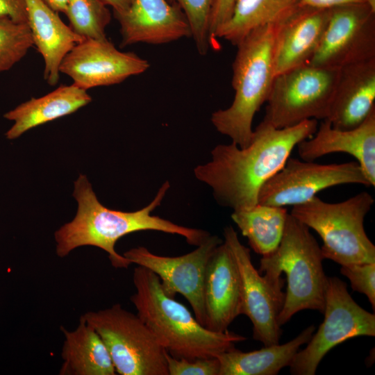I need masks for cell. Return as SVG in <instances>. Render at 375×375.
Listing matches in <instances>:
<instances>
[{
  "instance_id": "6da1fadb",
  "label": "cell",
  "mask_w": 375,
  "mask_h": 375,
  "mask_svg": "<svg viewBox=\"0 0 375 375\" xmlns=\"http://www.w3.org/2000/svg\"><path fill=\"white\" fill-rule=\"evenodd\" d=\"M317 119L277 128L262 121L253 131L249 144H220L211 151V160L194 169L195 177L209 186L215 199L233 210L250 208L258 203L263 185L290 158L301 141L317 128Z\"/></svg>"
},
{
  "instance_id": "7a4b0ae2",
  "label": "cell",
  "mask_w": 375,
  "mask_h": 375,
  "mask_svg": "<svg viewBox=\"0 0 375 375\" xmlns=\"http://www.w3.org/2000/svg\"><path fill=\"white\" fill-rule=\"evenodd\" d=\"M170 187L167 181L153 200L145 207L133 212L106 208L98 200L86 176L81 174L74 182L73 196L78 203L74 218L54 234L56 252L65 258L80 247L93 246L105 251L112 266L128 268L131 262L115 250L117 242L124 236L141 231H156L183 236L186 242L199 246L211 234L204 230L186 227L151 215L158 207Z\"/></svg>"
},
{
  "instance_id": "3957f363",
  "label": "cell",
  "mask_w": 375,
  "mask_h": 375,
  "mask_svg": "<svg viewBox=\"0 0 375 375\" xmlns=\"http://www.w3.org/2000/svg\"><path fill=\"white\" fill-rule=\"evenodd\" d=\"M130 299L137 315L164 349L177 358L217 357L247 338L234 332H214L201 325L190 310L163 291L158 276L138 266Z\"/></svg>"
},
{
  "instance_id": "277c9868",
  "label": "cell",
  "mask_w": 375,
  "mask_h": 375,
  "mask_svg": "<svg viewBox=\"0 0 375 375\" xmlns=\"http://www.w3.org/2000/svg\"><path fill=\"white\" fill-rule=\"evenodd\" d=\"M281 22L254 29L237 45L232 67L233 101L227 108L211 115L216 130L241 148L249 144L253 117L269 95L275 77L274 44Z\"/></svg>"
},
{
  "instance_id": "5b68a950",
  "label": "cell",
  "mask_w": 375,
  "mask_h": 375,
  "mask_svg": "<svg viewBox=\"0 0 375 375\" xmlns=\"http://www.w3.org/2000/svg\"><path fill=\"white\" fill-rule=\"evenodd\" d=\"M321 248L310 228L288 214L280 244L262 256L258 272L271 283L287 288L278 324L281 326L297 312L309 309L324 312L328 277L323 269Z\"/></svg>"
},
{
  "instance_id": "8992f818",
  "label": "cell",
  "mask_w": 375,
  "mask_h": 375,
  "mask_svg": "<svg viewBox=\"0 0 375 375\" xmlns=\"http://www.w3.org/2000/svg\"><path fill=\"white\" fill-rule=\"evenodd\" d=\"M374 203V197L365 191L338 203L315 196L292 206L290 214L319 235L324 259L341 266L375 262V246L364 228L365 218Z\"/></svg>"
},
{
  "instance_id": "52a82bcc",
  "label": "cell",
  "mask_w": 375,
  "mask_h": 375,
  "mask_svg": "<svg viewBox=\"0 0 375 375\" xmlns=\"http://www.w3.org/2000/svg\"><path fill=\"white\" fill-rule=\"evenodd\" d=\"M106 344L120 375H169L167 351L138 315L116 303L82 315Z\"/></svg>"
},
{
  "instance_id": "ba28073f",
  "label": "cell",
  "mask_w": 375,
  "mask_h": 375,
  "mask_svg": "<svg viewBox=\"0 0 375 375\" xmlns=\"http://www.w3.org/2000/svg\"><path fill=\"white\" fill-rule=\"evenodd\" d=\"M340 69L308 63L274 77L263 121L277 128L326 119Z\"/></svg>"
},
{
  "instance_id": "9c48e42d",
  "label": "cell",
  "mask_w": 375,
  "mask_h": 375,
  "mask_svg": "<svg viewBox=\"0 0 375 375\" xmlns=\"http://www.w3.org/2000/svg\"><path fill=\"white\" fill-rule=\"evenodd\" d=\"M324 319L307 346L294 356L292 375H314L325 355L335 346L358 336L375 335V315L360 307L349 294L346 283L328 277Z\"/></svg>"
},
{
  "instance_id": "30bf717a",
  "label": "cell",
  "mask_w": 375,
  "mask_h": 375,
  "mask_svg": "<svg viewBox=\"0 0 375 375\" xmlns=\"http://www.w3.org/2000/svg\"><path fill=\"white\" fill-rule=\"evenodd\" d=\"M375 59V8L352 3L329 8L320 43L308 64L340 69Z\"/></svg>"
},
{
  "instance_id": "8fae6325",
  "label": "cell",
  "mask_w": 375,
  "mask_h": 375,
  "mask_svg": "<svg viewBox=\"0 0 375 375\" xmlns=\"http://www.w3.org/2000/svg\"><path fill=\"white\" fill-rule=\"evenodd\" d=\"M344 184L370 186L357 162L319 164L289 158L263 185L258 203L294 206L310 200L323 190Z\"/></svg>"
},
{
  "instance_id": "7c38bea8",
  "label": "cell",
  "mask_w": 375,
  "mask_h": 375,
  "mask_svg": "<svg viewBox=\"0 0 375 375\" xmlns=\"http://www.w3.org/2000/svg\"><path fill=\"white\" fill-rule=\"evenodd\" d=\"M217 235H210L194 251L179 256H162L144 247L125 251L124 256L131 264L145 267L156 274L165 293L174 298L183 295L190 303L197 320L204 326L203 283L208 262L216 248L222 242Z\"/></svg>"
},
{
  "instance_id": "4fadbf2b",
  "label": "cell",
  "mask_w": 375,
  "mask_h": 375,
  "mask_svg": "<svg viewBox=\"0 0 375 375\" xmlns=\"http://www.w3.org/2000/svg\"><path fill=\"white\" fill-rule=\"evenodd\" d=\"M224 242L236 262L242 287V314L253 324V338L265 347L279 343L282 334L278 324L285 293L261 276L251 261L250 249L243 245L231 226L224 228Z\"/></svg>"
},
{
  "instance_id": "5bb4252c",
  "label": "cell",
  "mask_w": 375,
  "mask_h": 375,
  "mask_svg": "<svg viewBox=\"0 0 375 375\" xmlns=\"http://www.w3.org/2000/svg\"><path fill=\"white\" fill-rule=\"evenodd\" d=\"M149 67L147 60L133 52L120 51L106 38L84 39L76 44L62 60L60 72L88 90L119 83Z\"/></svg>"
},
{
  "instance_id": "9a60e30c",
  "label": "cell",
  "mask_w": 375,
  "mask_h": 375,
  "mask_svg": "<svg viewBox=\"0 0 375 375\" xmlns=\"http://www.w3.org/2000/svg\"><path fill=\"white\" fill-rule=\"evenodd\" d=\"M114 16L119 24L122 47L161 44L192 36L181 8L167 0H131L126 10Z\"/></svg>"
},
{
  "instance_id": "2e32d148",
  "label": "cell",
  "mask_w": 375,
  "mask_h": 375,
  "mask_svg": "<svg viewBox=\"0 0 375 375\" xmlns=\"http://www.w3.org/2000/svg\"><path fill=\"white\" fill-rule=\"evenodd\" d=\"M204 327L225 332L242 315V287L236 262L223 242L210 257L203 283Z\"/></svg>"
},
{
  "instance_id": "e0dca14e",
  "label": "cell",
  "mask_w": 375,
  "mask_h": 375,
  "mask_svg": "<svg viewBox=\"0 0 375 375\" xmlns=\"http://www.w3.org/2000/svg\"><path fill=\"white\" fill-rule=\"evenodd\" d=\"M301 160L314 161L333 153L352 156L370 186H375V110L358 126L341 130L324 119L315 133L297 144Z\"/></svg>"
},
{
  "instance_id": "ac0fdd59",
  "label": "cell",
  "mask_w": 375,
  "mask_h": 375,
  "mask_svg": "<svg viewBox=\"0 0 375 375\" xmlns=\"http://www.w3.org/2000/svg\"><path fill=\"white\" fill-rule=\"evenodd\" d=\"M329 8L300 5L278 26L274 51L275 76L307 63L317 50Z\"/></svg>"
},
{
  "instance_id": "d6986e66",
  "label": "cell",
  "mask_w": 375,
  "mask_h": 375,
  "mask_svg": "<svg viewBox=\"0 0 375 375\" xmlns=\"http://www.w3.org/2000/svg\"><path fill=\"white\" fill-rule=\"evenodd\" d=\"M375 110V59L345 66L339 71L326 117L333 128L360 125Z\"/></svg>"
},
{
  "instance_id": "ffe728a7",
  "label": "cell",
  "mask_w": 375,
  "mask_h": 375,
  "mask_svg": "<svg viewBox=\"0 0 375 375\" xmlns=\"http://www.w3.org/2000/svg\"><path fill=\"white\" fill-rule=\"evenodd\" d=\"M27 24L33 45L44 62V79L52 86L60 78V66L65 56L84 40L67 26L57 12L42 0H25Z\"/></svg>"
},
{
  "instance_id": "44dd1931",
  "label": "cell",
  "mask_w": 375,
  "mask_h": 375,
  "mask_svg": "<svg viewBox=\"0 0 375 375\" xmlns=\"http://www.w3.org/2000/svg\"><path fill=\"white\" fill-rule=\"evenodd\" d=\"M92 101L87 90L74 84L62 85L39 98H31L3 115L12 121V126L6 132V138L14 140L27 131L72 114Z\"/></svg>"
},
{
  "instance_id": "7402d4cb",
  "label": "cell",
  "mask_w": 375,
  "mask_h": 375,
  "mask_svg": "<svg viewBox=\"0 0 375 375\" xmlns=\"http://www.w3.org/2000/svg\"><path fill=\"white\" fill-rule=\"evenodd\" d=\"M64 335L60 375H115L109 351L100 335L83 316L74 331L61 326Z\"/></svg>"
},
{
  "instance_id": "603a6c76",
  "label": "cell",
  "mask_w": 375,
  "mask_h": 375,
  "mask_svg": "<svg viewBox=\"0 0 375 375\" xmlns=\"http://www.w3.org/2000/svg\"><path fill=\"white\" fill-rule=\"evenodd\" d=\"M315 327L311 325L296 338L283 344L265 347L259 350L243 352L235 347L217 356L219 375H276L289 367L300 347L310 340Z\"/></svg>"
},
{
  "instance_id": "cb8c5ba5",
  "label": "cell",
  "mask_w": 375,
  "mask_h": 375,
  "mask_svg": "<svg viewBox=\"0 0 375 375\" xmlns=\"http://www.w3.org/2000/svg\"><path fill=\"white\" fill-rule=\"evenodd\" d=\"M300 5L301 0H235L230 17L215 38L237 46L254 29L282 22Z\"/></svg>"
},
{
  "instance_id": "d4e9b609",
  "label": "cell",
  "mask_w": 375,
  "mask_h": 375,
  "mask_svg": "<svg viewBox=\"0 0 375 375\" xmlns=\"http://www.w3.org/2000/svg\"><path fill=\"white\" fill-rule=\"evenodd\" d=\"M288 214L285 207L258 203L233 210L231 217L253 251L263 256L280 244Z\"/></svg>"
},
{
  "instance_id": "484cf974",
  "label": "cell",
  "mask_w": 375,
  "mask_h": 375,
  "mask_svg": "<svg viewBox=\"0 0 375 375\" xmlns=\"http://www.w3.org/2000/svg\"><path fill=\"white\" fill-rule=\"evenodd\" d=\"M100 0H69L65 11L71 28L84 39L106 38L111 19L109 9Z\"/></svg>"
},
{
  "instance_id": "4316f807",
  "label": "cell",
  "mask_w": 375,
  "mask_h": 375,
  "mask_svg": "<svg viewBox=\"0 0 375 375\" xmlns=\"http://www.w3.org/2000/svg\"><path fill=\"white\" fill-rule=\"evenodd\" d=\"M33 46L27 23L0 17V73L12 68Z\"/></svg>"
},
{
  "instance_id": "83f0119b",
  "label": "cell",
  "mask_w": 375,
  "mask_h": 375,
  "mask_svg": "<svg viewBox=\"0 0 375 375\" xmlns=\"http://www.w3.org/2000/svg\"><path fill=\"white\" fill-rule=\"evenodd\" d=\"M178 5L189 22L198 52L206 55L210 48V22L215 0H167Z\"/></svg>"
},
{
  "instance_id": "f1b7e54d",
  "label": "cell",
  "mask_w": 375,
  "mask_h": 375,
  "mask_svg": "<svg viewBox=\"0 0 375 375\" xmlns=\"http://www.w3.org/2000/svg\"><path fill=\"white\" fill-rule=\"evenodd\" d=\"M340 273L350 281L353 291L365 294L375 308V262L342 265Z\"/></svg>"
},
{
  "instance_id": "f546056e",
  "label": "cell",
  "mask_w": 375,
  "mask_h": 375,
  "mask_svg": "<svg viewBox=\"0 0 375 375\" xmlns=\"http://www.w3.org/2000/svg\"><path fill=\"white\" fill-rule=\"evenodd\" d=\"M169 375H219V361L217 357L189 360L166 355Z\"/></svg>"
},
{
  "instance_id": "4dcf8cb0",
  "label": "cell",
  "mask_w": 375,
  "mask_h": 375,
  "mask_svg": "<svg viewBox=\"0 0 375 375\" xmlns=\"http://www.w3.org/2000/svg\"><path fill=\"white\" fill-rule=\"evenodd\" d=\"M235 0H215L210 22V38L215 40L217 29L226 22L231 16Z\"/></svg>"
},
{
  "instance_id": "1f68e13d",
  "label": "cell",
  "mask_w": 375,
  "mask_h": 375,
  "mask_svg": "<svg viewBox=\"0 0 375 375\" xmlns=\"http://www.w3.org/2000/svg\"><path fill=\"white\" fill-rule=\"evenodd\" d=\"M0 17H8L17 22L27 23L25 0H0Z\"/></svg>"
},
{
  "instance_id": "d6a6232c",
  "label": "cell",
  "mask_w": 375,
  "mask_h": 375,
  "mask_svg": "<svg viewBox=\"0 0 375 375\" xmlns=\"http://www.w3.org/2000/svg\"><path fill=\"white\" fill-rule=\"evenodd\" d=\"M352 3H367L375 8V0H301V5L320 8H330Z\"/></svg>"
},
{
  "instance_id": "836d02e7",
  "label": "cell",
  "mask_w": 375,
  "mask_h": 375,
  "mask_svg": "<svg viewBox=\"0 0 375 375\" xmlns=\"http://www.w3.org/2000/svg\"><path fill=\"white\" fill-rule=\"evenodd\" d=\"M106 6H110L113 12L120 13L126 10L130 5L131 0H100Z\"/></svg>"
},
{
  "instance_id": "e575fe53",
  "label": "cell",
  "mask_w": 375,
  "mask_h": 375,
  "mask_svg": "<svg viewBox=\"0 0 375 375\" xmlns=\"http://www.w3.org/2000/svg\"><path fill=\"white\" fill-rule=\"evenodd\" d=\"M49 8L58 12H65L69 0H42Z\"/></svg>"
}]
</instances>
